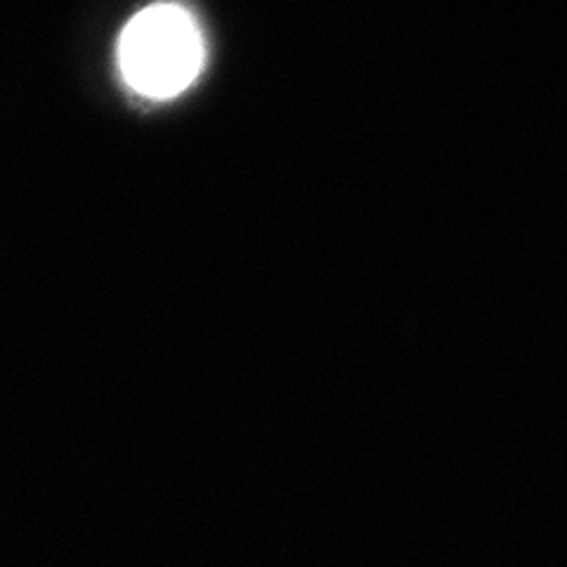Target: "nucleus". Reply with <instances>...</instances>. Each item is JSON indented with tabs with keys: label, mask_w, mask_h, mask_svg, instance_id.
Instances as JSON below:
<instances>
[{
	"label": "nucleus",
	"mask_w": 567,
	"mask_h": 567,
	"mask_svg": "<svg viewBox=\"0 0 567 567\" xmlns=\"http://www.w3.org/2000/svg\"><path fill=\"white\" fill-rule=\"evenodd\" d=\"M121 79L140 97L166 102L199 81L206 66L204 29L187 6L154 3L131 17L116 45Z\"/></svg>",
	"instance_id": "nucleus-1"
}]
</instances>
